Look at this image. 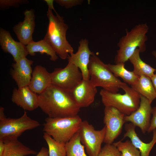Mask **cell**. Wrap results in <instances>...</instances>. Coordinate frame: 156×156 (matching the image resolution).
Wrapping results in <instances>:
<instances>
[{"mask_svg":"<svg viewBox=\"0 0 156 156\" xmlns=\"http://www.w3.org/2000/svg\"><path fill=\"white\" fill-rule=\"evenodd\" d=\"M12 101L25 111H33L39 107L38 95L32 91L28 86L14 88Z\"/></svg>","mask_w":156,"mask_h":156,"instance_id":"cell-16","label":"cell"},{"mask_svg":"<svg viewBox=\"0 0 156 156\" xmlns=\"http://www.w3.org/2000/svg\"><path fill=\"white\" fill-rule=\"evenodd\" d=\"M125 115L115 107L111 106H105L103 122L106 131L104 142L111 144L121 134L125 122Z\"/></svg>","mask_w":156,"mask_h":156,"instance_id":"cell-10","label":"cell"},{"mask_svg":"<svg viewBox=\"0 0 156 156\" xmlns=\"http://www.w3.org/2000/svg\"><path fill=\"white\" fill-rule=\"evenodd\" d=\"M70 91L75 103L80 108L87 107L94 102L97 93L90 80L83 79Z\"/></svg>","mask_w":156,"mask_h":156,"instance_id":"cell-14","label":"cell"},{"mask_svg":"<svg viewBox=\"0 0 156 156\" xmlns=\"http://www.w3.org/2000/svg\"><path fill=\"white\" fill-rule=\"evenodd\" d=\"M106 131L105 126L101 130H97L87 121H82L78 132L88 156H97L100 153Z\"/></svg>","mask_w":156,"mask_h":156,"instance_id":"cell-8","label":"cell"},{"mask_svg":"<svg viewBox=\"0 0 156 156\" xmlns=\"http://www.w3.org/2000/svg\"><path fill=\"white\" fill-rule=\"evenodd\" d=\"M151 114L152 117L151 119L150 125L147 131L148 133L156 129V106L152 108Z\"/></svg>","mask_w":156,"mask_h":156,"instance_id":"cell-31","label":"cell"},{"mask_svg":"<svg viewBox=\"0 0 156 156\" xmlns=\"http://www.w3.org/2000/svg\"><path fill=\"white\" fill-rule=\"evenodd\" d=\"M148 29L147 24L142 23L135 25L129 31H126L125 35L118 43L119 49L114 59L115 64L125 63L137 49L141 52L145 51Z\"/></svg>","mask_w":156,"mask_h":156,"instance_id":"cell-3","label":"cell"},{"mask_svg":"<svg viewBox=\"0 0 156 156\" xmlns=\"http://www.w3.org/2000/svg\"><path fill=\"white\" fill-rule=\"evenodd\" d=\"M65 147L66 156H88L85 153L78 132L66 143Z\"/></svg>","mask_w":156,"mask_h":156,"instance_id":"cell-25","label":"cell"},{"mask_svg":"<svg viewBox=\"0 0 156 156\" xmlns=\"http://www.w3.org/2000/svg\"><path fill=\"white\" fill-rule=\"evenodd\" d=\"M24 18L13 27V30L19 42L25 46L33 41L32 34L35 26L34 11L26 10L23 13Z\"/></svg>","mask_w":156,"mask_h":156,"instance_id":"cell-13","label":"cell"},{"mask_svg":"<svg viewBox=\"0 0 156 156\" xmlns=\"http://www.w3.org/2000/svg\"><path fill=\"white\" fill-rule=\"evenodd\" d=\"M140 50L137 49L129 59L133 66V71L139 76L144 75L151 78L155 74L156 69L142 60L140 56Z\"/></svg>","mask_w":156,"mask_h":156,"instance_id":"cell-22","label":"cell"},{"mask_svg":"<svg viewBox=\"0 0 156 156\" xmlns=\"http://www.w3.org/2000/svg\"><path fill=\"white\" fill-rule=\"evenodd\" d=\"M88 44V40L81 39L77 51L69 55L68 58V62L77 67L82 73L83 79L86 80L90 79L88 66L90 57L94 54L90 50Z\"/></svg>","mask_w":156,"mask_h":156,"instance_id":"cell-12","label":"cell"},{"mask_svg":"<svg viewBox=\"0 0 156 156\" xmlns=\"http://www.w3.org/2000/svg\"><path fill=\"white\" fill-rule=\"evenodd\" d=\"M4 108L1 107H0V120L3 119L6 117L4 113Z\"/></svg>","mask_w":156,"mask_h":156,"instance_id":"cell-36","label":"cell"},{"mask_svg":"<svg viewBox=\"0 0 156 156\" xmlns=\"http://www.w3.org/2000/svg\"><path fill=\"white\" fill-rule=\"evenodd\" d=\"M131 86L140 95L146 98L151 103L156 98V93L151 79L148 77L140 75L137 83Z\"/></svg>","mask_w":156,"mask_h":156,"instance_id":"cell-21","label":"cell"},{"mask_svg":"<svg viewBox=\"0 0 156 156\" xmlns=\"http://www.w3.org/2000/svg\"><path fill=\"white\" fill-rule=\"evenodd\" d=\"M121 153V156H141L139 151L135 147L130 140H121L113 143Z\"/></svg>","mask_w":156,"mask_h":156,"instance_id":"cell-27","label":"cell"},{"mask_svg":"<svg viewBox=\"0 0 156 156\" xmlns=\"http://www.w3.org/2000/svg\"><path fill=\"white\" fill-rule=\"evenodd\" d=\"M33 62V61L25 57L12 64L13 69L11 70V75L18 88L28 86L31 78V65Z\"/></svg>","mask_w":156,"mask_h":156,"instance_id":"cell-17","label":"cell"},{"mask_svg":"<svg viewBox=\"0 0 156 156\" xmlns=\"http://www.w3.org/2000/svg\"><path fill=\"white\" fill-rule=\"evenodd\" d=\"M135 126L129 122L125 125V132L123 138H129L132 144L140 151L141 156H149L150 152L156 143V129L153 131L152 140L149 143H145L141 140L135 131Z\"/></svg>","mask_w":156,"mask_h":156,"instance_id":"cell-18","label":"cell"},{"mask_svg":"<svg viewBox=\"0 0 156 156\" xmlns=\"http://www.w3.org/2000/svg\"><path fill=\"white\" fill-rule=\"evenodd\" d=\"M151 103L146 98L140 95V102L138 108L129 115H125V122H129L139 127L145 133L149 128L152 107Z\"/></svg>","mask_w":156,"mask_h":156,"instance_id":"cell-11","label":"cell"},{"mask_svg":"<svg viewBox=\"0 0 156 156\" xmlns=\"http://www.w3.org/2000/svg\"><path fill=\"white\" fill-rule=\"evenodd\" d=\"M37 120L23 114L18 118H7L0 120V139L18 138L25 131L36 128L40 125Z\"/></svg>","mask_w":156,"mask_h":156,"instance_id":"cell-7","label":"cell"},{"mask_svg":"<svg viewBox=\"0 0 156 156\" xmlns=\"http://www.w3.org/2000/svg\"><path fill=\"white\" fill-rule=\"evenodd\" d=\"M97 156H121V153L113 144H106Z\"/></svg>","mask_w":156,"mask_h":156,"instance_id":"cell-28","label":"cell"},{"mask_svg":"<svg viewBox=\"0 0 156 156\" xmlns=\"http://www.w3.org/2000/svg\"><path fill=\"white\" fill-rule=\"evenodd\" d=\"M53 14L52 10L48 9L47 16L49 22L47 33L43 39L52 47L57 55L62 60L68 58L73 53V49L66 38L68 27L62 16L57 12Z\"/></svg>","mask_w":156,"mask_h":156,"instance_id":"cell-2","label":"cell"},{"mask_svg":"<svg viewBox=\"0 0 156 156\" xmlns=\"http://www.w3.org/2000/svg\"><path fill=\"white\" fill-rule=\"evenodd\" d=\"M151 79L156 93V73Z\"/></svg>","mask_w":156,"mask_h":156,"instance_id":"cell-35","label":"cell"},{"mask_svg":"<svg viewBox=\"0 0 156 156\" xmlns=\"http://www.w3.org/2000/svg\"><path fill=\"white\" fill-rule=\"evenodd\" d=\"M0 45L3 51L11 54L15 62L28 54L26 46L15 41L8 31L0 27Z\"/></svg>","mask_w":156,"mask_h":156,"instance_id":"cell-15","label":"cell"},{"mask_svg":"<svg viewBox=\"0 0 156 156\" xmlns=\"http://www.w3.org/2000/svg\"><path fill=\"white\" fill-rule=\"evenodd\" d=\"M51 84V73L41 65H37L33 71L31 78L28 86L33 92L39 94Z\"/></svg>","mask_w":156,"mask_h":156,"instance_id":"cell-19","label":"cell"},{"mask_svg":"<svg viewBox=\"0 0 156 156\" xmlns=\"http://www.w3.org/2000/svg\"><path fill=\"white\" fill-rule=\"evenodd\" d=\"M121 88L125 92L123 94L101 89L100 94L102 102L105 106L114 107L125 115H129L139 107L140 95L125 83Z\"/></svg>","mask_w":156,"mask_h":156,"instance_id":"cell-6","label":"cell"},{"mask_svg":"<svg viewBox=\"0 0 156 156\" xmlns=\"http://www.w3.org/2000/svg\"><path fill=\"white\" fill-rule=\"evenodd\" d=\"M44 1L46 3L48 6V8L51 10H54L55 13L57 12L55 11L53 6V2L54 0H44Z\"/></svg>","mask_w":156,"mask_h":156,"instance_id":"cell-34","label":"cell"},{"mask_svg":"<svg viewBox=\"0 0 156 156\" xmlns=\"http://www.w3.org/2000/svg\"><path fill=\"white\" fill-rule=\"evenodd\" d=\"M36 156H49L48 150L46 147H42Z\"/></svg>","mask_w":156,"mask_h":156,"instance_id":"cell-32","label":"cell"},{"mask_svg":"<svg viewBox=\"0 0 156 156\" xmlns=\"http://www.w3.org/2000/svg\"><path fill=\"white\" fill-rule=\"evenodd\" d=\"M43 131L58 142L66 144L78 132L82 120L78 115L62 118H46Z\"/></svg>","mask_w":156,"mask_h":156,"instance_id":"cell-5","label":"cell"},{"mask_svg":"<svg viewBox=\"0 0 156 156\" xmlns=\"http://www.w3.org/2000/svg\"><path fill=\"white\" fill-rule=\"evenodd\" d=\"M28 54L34 56L36 53H40L41 55L45 53L50 56V60L55 61L58 58V56L51 45L44 39L38 42L34 40L26 46Z\"/></svg>","mask_w":156,"mask_h":156,"instance_id":"cell-23","label":"cell"},{"mask_svg":"<svg viewBox=\"0 0 156 156\" xmlns=\"http://www.w3.org/2000/svg\"><path fill=\"white\" fill-rule=\"evenodd\" d=\"M88 69L90 81L96 87H102L110 92L118 93L125 83L116 77L105 64L95 54L91 56Z\"/></svg>","mask_w":156,"mask_h":156,"instance_id":"cell-4","label":"cell"},{"mask_svg":"<svg viewBox=\"0 0 156 156\" xmlns=\"http://www.w3.org/2000/svg\"><path fill=\"white\" fill-rule=\"evenodd\" d=\"M51 75V84L69 91L83 79L79 69L69 62L64 68L55 69Z\"/></svg>","mask_w":156,"mask_h":156,"instance_id":"cell-9","label":"cell"},{"mask_svg":"<svg viewBox=\"0 0 156 156\" xmlns=\"http://www.w3.org/2000/svg\"><path fill=\"white\" fill-rule=\"evenodd\" d=\"M125 64L119 63L112 64H107L109 69L117 77L122 79L124 82L133 86L137 83L140 76L135 74L133 71H129L126 69Z\"/></svg>","mask_w":156,"mask_h":156,"instance_id":"cell-24","label":"cell"},{"mask_svg":"<svg viewBox=\"0 0 156 156\" xmlns=\"http://www.w3.org/2000/svg\"><path fill=\"white\" fill-rule=\"evenodd\" d=\"M29 3V1L27 0H0V9L5 10L10 7L18 8L21 5Z\"/></svg>","mask_w":156,"mask_h":156,"instance_id":"cell-29","label":"cell"},{"mask_svg":"<svg viewBox=\"0 0 156 156\" xmlns=\"http://www.w3.org/2000/svg\"><path fill=\"white\" fill-rule=\"evenodd\" d=\"M60 5L69 8L81 5L83 1L81 0H55L54 1Z\"/></svg>","mask_w":156,"mask_h":156,"instance_id":"cell-30","label":"cell"},{"mask_svg":"<svg viewBox=\"0 0 156 156\" xmlns=\"http://www.w3.org/2000/svg\"><path fill=\"white\" fill-rule=\"evenodd\" d=\"M3 140L5 147L2 156H27L37 154L36 151L24 145L18 138H10Z\"/></svg>","mask_w":156,"mask_h":156,"instance_id":"cell-20","label":"cell"},{"mask_svg":"<svg viewBox=\"0 0 156 156\" xmlns=\"http://www.w3.org/2000/svg\"><path fill=\"white\" fill-rule=\"evenodd\" d=\"M43 137L48 145L49 156H66V144L57 141L45 132Z\"/></svg>","mask_w":156,"mask_h":156,"instance_id":"cell-26","label":"cell"},{"mask_svg":"<svg viewBox=\"0 0 156 156\" xmlns=\"http://www.w3.org/2000/svg\"><path fill=\"white\" fill-rule=\"evenodd\" d=\"M39 107L48 117L64 118L77 115L80 108L70 91L51 84L38 94Z\"/></svg>","mask_w":156,"mask_h":156,"instance_id":"cell-1","label":"cell"},{"mask_svg":"<svg viewBox=\"0 0 156 156\" xmlns=\"http://www.w3.org/2000/svg\"><path fill=\"white\" fill-rule=\"evenodd\" d=\"M153 55L154 56L156 60V51H153L152 52Z\"/></svg>","mask_w":156,"mask_h":156,"instance_id":"cell-37","label":"cell"},{"mask_svg":"<svg viewBox=\"0 0 156 156\" xmlns=\"http://www.w3.org/2000/svg\"><path fill=\"white\" fill-rule=\"evenodd\" d=\"M5 145L4 141L0 139V156H2L4 152Z\"/></svg>","mask_w":156,"mask_h":156,"instance_id":"cell-33","label":"cell"}]
</instances>
